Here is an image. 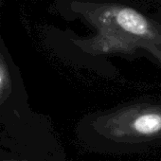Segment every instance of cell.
<instances>
[{"mask_svg": "<svg viewBox=\"0 0 161 161\" xmlns=\"http://www.w3.org/2000/svg\"><path fill=\"white\" fill-rule=\"evenodd\" d=\"M63 13L77 15L92 27V37L58 34L86 54L135 56L149 53L161 64V26L137 10L121 4L92 0H59Z\"/></svg>", "mask_w": 161, "mask_h": 161, "instance_id": "cell-1", "label": "cell"}, {"mask_svg": "<svg viewBox=\"0 0 161 161\" xmlns=\"http://www.w3.org/2000/svg\"><path fill=\"white\" fill-rule=\"evenodd\" d=\"M76 136L93 152L161 139V104L132 103L87 114L79 120Z\"/></svg>", "mask_w": 161, "mask_h": 161, "instance_id": "cell-2", "label": "cell"}, {"mask_svg": "<svg viewBox=\"0 0 161 161\" xmlns=\"http://www.w3.org/2000/svg\"><path fill=\"white\" fill-rule=\"evenodd\" d=\"M40 115L29 103L24 79L0 30V124L3 128L15 127L29 123Z\"/></svg>", "mask_w": 161, "mask_h": 161, "instance_id": "cell-4", "label": "cell"}, {"mask_svg": "<svg viewBox=\"0 0 161 161\" xmlns=\"http://www.w3.org/2000/svg\"><path fill=\"white\" fill-rule=\"evenodd\" d=\"M3 2H4V0H0V7H1V5L3 4Z\"/></svg>", "mask_w": 161, "mask_h": 161, "instance_id": "cell-5", "label": "cell"}, {"mask_svg": "<svg viewBox=\"0 0 161 161\" xmlns=\"http://www.w3.org/2000/svg\"><path fill=\"white\" fill-rule=\"evenodd\" d=\"M0 161H67L45 115L0 133Z\"/></svg>", "mask_w": 161, "mask_h": 161, "instance_id": "cell-3", "label": "cell"}]
</instances>
